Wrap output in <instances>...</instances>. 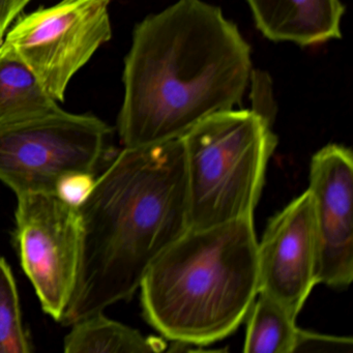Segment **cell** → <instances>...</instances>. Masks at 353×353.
<instances>
[{
    "label": "cell",
    "mask_w": 353,
    "mask_h": 353,
    "mask_svg": "<svg viewBox=\"0 0 353 353\" xmlns=\"http://www.w3.org/2000/svg\"><path fill=\"white\" fill-rule=\"evenodd\" d=\"M251 48L222 10L179 0L136 26L125 59L119 115L123 148L179 139L210 115L239 105Z\"/></svg>",
    "instance_id": "obj_1"
},
{
    "label": "cell",
    "mask_w": 353,
    "mask_h": 353,
    "mask_svg": "<svg viewBox=\"0 0 353 353\" xmlns=\"http://www.w3.org/2000/svg\"><path fill=\"white\" fill-rule=\"evenodd\" d=\"M78 210L81 252L65 325L131 299L152 262L189 230L181 138L123 148Z\"/></svg>",
    "instance_id": "obj_2"
},
{
    "label": "cell",
    "mask_w": 353,
    "mask_h": 353,
    "mask_svg": "<svg viewBox=\"0 0 353 353\" xmlns=\"http://www.w3.org/2000/svg\"><path fill=\"white\" fill-rule=\"evenodd\" d=\"M144 319L181 346H208L232 334L259 293L254 218L189 229L148 268Z\"/></svg>",
    "instance_id": "obj_3"
},
{
    "label": "cell",
    "mask_w": 353,
    "mask_h": 353,
    "mask_svg": "<svg viewBox=\"0 0 353 353\" xmlns=\"http://www.w3.org/2000/svg\"><path fill=\"white\" fill-rule=\"evenodd\" d=\"M189 229L254 218L278 138L259 111H221L181 137Z\"/></svg>",
    "instance_id": "obj_4"
},
{
    "label": "cell",
    "mask_w": 353,
    "mask_h": 353,
    "mask_svg": "<svg viewBox=\"0 0 353 353\" xmlns=\"http://www.w3.org/2000/svg\"><path fill=\"white\" fill-rule=\"evenodd\" d=\"M111 128L92 114L59 108L0 125V181L16 196L57 193L65 177L96 174Z\"/></svg>",
    "instance_id": "obj_5"
},
{
    "label": "cell",
    "mask_w": 353,
    "mask_h": 353,
    "mask_svg": "<svg viewBox=\"0 0 353 353\" xmlns=\"http://www.w3.org/2000/svg\"><path fill=\"white\" fill-rule=\"evenodd\" d=\"M110 0H61L22 16L6 34L47 94L65 101L72 78L112 38Z\"/></svg>",
    "instance_id": "obj_6"
},
{
    "label": "cell",
    "mask_w": 353,
    "mask_h": 353,
    "mask_svg": "<svg viewBox=\"0 0 353 353\" xmlns=\"http://www.w3.org/2000/svg\"><path fill=\"white\" fill-rule=\"evenodd\" d=\"M16 241L24 272L45 313L61 322L75 287L81 252L78 206L57 193L18 196Z\"/></svg>",
    "instance_id": "obj_7"
},
{
    "label": "cell",
    "mask_w": 353,
    "mask_h": 353,
    "mask_svg": "<svg viewBox=\"0 0 353 353\" xmlns=\"http://www.w3.org/2000/svg\"><path fill=\"white\" fill-rule=\"evenodd\" d=\"M319 245L309 190L274 214L258 243L259 293L297 317L318 283Z\"/></svg>",
    "instance_id": "obj_8"
},
{
    "label": "cell",
    "mask_w": 353,
    "mask_h": 353,
    "mask_svg": "<svg viewBox=\"0 0 353 353\" xmlns=\"http://www.w3.org/2000/svg\"><path fill=\"white\" fill-rule=\"evenodd\" d=\"M309 192L319 245L318 283L346 289L353 279V154L327 144L312 157Z\"/></svg>",
    "instance_id": "obj_9"
},
{
    "label": "cell",
    "mask_w": 353,
    "mask_h": 353,
    "mask_svg": "<svg viewBox=\"0 0 353 353\" xmlns=\"http://www.w3.org/2000/svg\"><path fill=\"white\" fill-rule=\"evenodd\" d=\"M256 26L272 42L314 46L339 40L341 0H247Z\"/></svg>",
    "instance_id": "obj_10"
},
{
    "label": "cell",
    "mask_w": 353,
    "mask_h": 353,
    "mask_svg": "<svg viewBox=\"0 0 353 353\" xmlns=\"http://www.w3.org/2000/svg\"><path fill=\"white\" fill-rule=\"evenodd\" d=\"M61 108L10 47L0 46V125Z\"/></svg>",
    "instance_id": "obj_11"
},
{
    "label": "cell",
    "mask_w": 353,
    "mask_h": 353,
    "mask_svg": "<svg viewBox=\"0 0 353 353\" xmlns=\"http://www.w3.org/2000/svg\"><path fill=\"white\" fill-rule=\"evenodd\" d=\"M72 325L63 342L67 353H148L166 348L165 341L144 336L138 330L106 317L103 312Z\"/></svg>",
    "instance_id": "obj_12"
},
{
    "label": "cell",
    "mask_w": 353,
    "mask_h": 353,
    "mask_svg": "<svg viewBox=\"0 0 353 353\" xmlns=\"http://www.w3.org/2000/svg\"><path fill=\"white\" fill-rule=\"evenodd\" d=\"M243 352L293 353L296 317L268 295L258 293L247 316Z\"/></svg>",
    "instance_id": "obj_13"
},
{
    "label": "cell",
    "mask_w": 353,
    "mask_h": 353,
    "mask_svg": "<svg viewBox=\"0 0 353 353\" xmlns=\"http://www.w3.org/2000/svg\"><path fill=\"white\" fill-rule=\"evenodd\" d=\"M30 339L22 323L17 287L11 268L0 257V353H28Z\"/></svg>",
    "instance_id": "obj_14"
},
{
    "label": "cell",
    "mask_w": 353,
    "mask_h": 353,
    "mask_svg": "<svg viewBox=\"0 0 353 353\" xmlns=\"http://www.w3.org/2000/svg\"><path fill=\"white\" fill-rule=\"evenodd\" d=\"M352 351L353 340L350 336H330L299 328L293 353H351Z\"/></svg>",
    "instance_id": "obj_15"
},
{
    "label": "cell",
    "mask_w": 353,
    "mask_h": 353,
    "mask_svg": "<svg viewBox=\"0 0 353 353\" xmlns=\"http://www.w3.org/2000/svg\"><path fill=\"white\" fill-rule=\"evenodd\" d=\"M96 174L77 173L65 177L57 187V194L65 201L79 206L92 189Z\"/></svg>",
    "instance_id": "obj_16"
},
{
    "label": "cell",
    "mask_w": 353,
    "mask_h": 353,
    "mask_svg": "<svg viewBox=\"0 0 353 353\" xmlns=\"http://www.w3.org/2000/svg\"><path fill=\"white\" fill-rule=\"evenodd\" d=\"M30 3V0H0V46L14 20Z\"/></svg>",
    "instance_id": "obj_17"
}]
</instances>
